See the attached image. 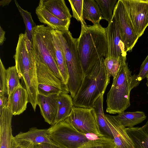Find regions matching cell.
Listing matches in <instances>:
<instances>
[{
  "label": "cell",
  "mask_w": 148,
  "mask_h": 148,
  "mask_svg": "<svg viewBox=\"0 0 148 148\" xmlns=\"http://www.w3.org/2000/svg\"><path fill=\"white\" fill-rule=\"evenodd\" d=\"M39 21L54 30L61 31H69L71 19H60L46 10L39 1L35 10Z\"/></svg>",
  "instance_id": "cell-13"
},
{
  "label": "cell",
  "mask_w": 148,
  "mask_h": 148,
  "mask_svg": "<svg viewBox=\"0 0 148 148\" xmlns=\"http://www.w3.org/2000/svg\"><path fill=\"white\" fill-rule=\"evenodd\" d=\"M65 121L81 133L92 134L98 137H104L96 123L92 108L73 106L71 113Z\"/></svg>",
  "instance_id": "cell-7"
},
{
  "label": "cell",
  "mask_w": 148,
  "mask_h": 148,
  "mask_svg": "<svg viewBox=\"0 0 148 148\" xmlns=\"http://www.w3.org/2000/svg\"></svg>",
  "instance_id": "cell-41"
},
{
  "label": "cell",
  "mask_w": 148,
  "mask_h": 148,
  "mask_svg": "<svg viewBox=\"0 0 148 148\" xmlns=\"http://www.w3.org/2000/svg\"><path fill=\"white\" fill-rule=\"evenodd\" d=\"M38 94L45 96H49L59 95L64 92L61 89L52 85L45 84H38Z\"/></svg>",
  "instance_id": "cell-31"
},
{
  "label": "cell",
  "mask_w": 148,
  "mask_h": 148,
  "mask_svg": "<svg viewBox=\"0 0 148 148\" xmlns=\"http://www.w3.org/2000/svg\"><path fill=\"white\" fill-rule=\"evenodd\" d=\"M14 137L16 140L19 141L31 142L37 144L47 143L59 146L50 138L48 129L32 127L27 132H20Z\"/></svg>",
  "instance_id": "cell-16"
},
{
  "label": "cell",
  "mask_w": 148,
  "mask_h": 148,
  "mask_svg": "<svg viewBox=\"0 0 148 148\" xmlns=\"http://www.w3.org/2000/svg\"><path fill=\"white\" fill-rule=\"evenodd\" d=\"M8 99L5 95H0V112L5 106H8Z\"/></svg>",
  "instance_id": "cell-34"
},
{
  "label": "cell",
  "mask_w": 148,
  "mask_h": 148,
  "mask_svg": "<svg viewBox=\"0 0 148 148\" xmlns=\"http://www.w3.org/2000/svg\"><path fill=\"white\" fill-rule=\"evenodd\" d=\"M104 59L102 58L92 71L84 77L79 90L72 99L75 107L92 108L96 100L105 93L110 77L105 68Z\"/></svg>",
  "instance_id": "cell-2"
},
{
  "label": "cell",
  "mask_w": 148,
  "mask_h": 148,
  "mask_svg": "<svg viewBox=\"0 0 148 148\" xmlns=\"http://www.w3.org/2000/svg\"><path fill=\"white\" fill-rule=\"evenodd\" d=\"M56 64L61 73L64 84L67 85L69 75L64 54L57 35L54 29L51 31Z\"/></svg>",
  "instance_id": "cell-21"
},
{
  "label": "cell",
  "mask_w": 148,
  "mask_h": 148,
  "mask_svg": "<svg viewBox=\"0 0 148 148\" xmlns=\"http://www.w3.org/2000/svg\"><path fill=\"white\" fill-rule=\"evenodd\" d=\"M16 140L21 148H40L39 144H35L32 142L27 141Z\"/></svg>",
  "instance_id": "cell-33"
},
{
  "label": "cell",
  "mask_w": 148,
  "mask_h": 148,
  "mask_svg": "<svg viewBox=\"0 0 148 148\" xmlns=\"http://www.w3.org/2000/svg\"><path fill=\"white\" fill-rule=\"evenodd\" d=\"M73 106L71 95L64 92L59 94L57 114L53 125L65 120L71 113Z\"/></svg>",
  "instance_id": "cell-20"
},
{
  "label": "cell",
  "mask_w": 148,
  "mask_h": 148,
  "mask_svg": "<svg viewBox=\"0 0 148 148\" xmlns=\"http://www.w3.org/2000/svg\"><path fill=\"white\" fill-rule=\"evenodd\" d=\"M8 107L13 115H19L27 108L28 103L27 90L22 86L8 96Z\"/></svg>",
  "instance_id": "cell-15"
},
{
  "label": "cell",
  "mask_w": 148,
  "mask_h": 148,
  "mask_svg": "<svg viewBox=\"0 0 148 148\" xmlns=\"http://www.w3.org/2000/svg\"><path fill=\"white\" fill-rule=\"evenodd\" d=\"M55 30L64 57L69 75L67 85L73 98L76 95L84 78L78 54L77 38H73L69 30Z\"/></svg>",
  "instance_id": "cell-3"
},
{
  "label": "cell",
  "mask_w": 148,
  "mask_h": 148,
  "mask_svg": "<svg viewBox=\"0 0 148 148\" xmlns=\"http://www.w3.org/2000/svg\"><path fill=\"white\" fill-rule=\"evenodd\" d=\"M84 0H69L73 12V16L81 23V27L87 26L83 16V9Z\"/></svg>",
  "instance_id": "cell-29"
},
{
  "label": "cell",
  "mask_w": 148,
  "mask_h": 148,
  "mask_svg": "<svg viewBox=\"0 0 148 148\" xmlns=\"http://www.w3.org/2000/svg\"><path fill=\"white\" fill-rule=\"evenodd\" d=\"M105 29L108 44V53L106 58H126L127 52L118 24L113 14Z\"/></svg>",
  "instance_id": "cell-10"
},
{
  "label": "cell",
  "mask_w": 148,
  "mask_h": 148,
  "mask_svg": "<svg viewBox=\"0 0 148 148\" xmlns=\"http://www.w3.org/2000/svg\"><path fill=\"white\" fill-rule=\"evenodd\" d=\"M146 78H147V80H148V75L147 76V77Z\"/></svg>",
  "instance_id": "cell-40"
},
{
  "label": "cell",
  "mask_w": 148,
  "mask_h": 148,
  "mask_svg": "<svg viewBox=\"0 0 148 148\" xmlns=\"http://www.w3.org/2000/svg\"><path fill=\"white\" fill-rule=\"evenodd\" d=\"M13 115L8 106L0 112V148H11Z\"/></svg>",
  "instance_id": "cell-14"
},
{
  "label": "cell",
  "mask_w": 148,
  "mask_h": 148,
  "mask_svg": "<svg viewBox=\"0 0 148 148\" xmlns=\"http://www.w3.org/2000/svg\"><path fill=\"white\" fill-rule=\"evenodd\" d=\"M139 37L148 26V0H123Z\"/></svg>",
  "instance_id": "cell-9"
},
{
  "label": "cell",
  "mask_w": 148,
  "mask_h": 148,
  "mask_svg": "<svg viewBox=\"0 0 148 148\" xmlns=\"http://www.w3.org/2000/svg\"><path fill=\"white\" fill-rule=\"evenodd\" d=\"M103 93L95 102L92 108V112L100 130L104 137L113 140V137L106 120L103 109Z\"/></svg>",
  "instance_id": "cell-17"
},
{
  "label": "cell",
  "mask_w": 148,
  "mask_h": 148,
  "mask_svg": "<svg viewBox=\"0 0 148 148\" xmlns=\"http://www.w3.org/2000/svg\"><path fill=\"white\" fill-rule=\"evenodd\" d=\"M127 132L134 148H148V120L141 127L127 128Z\"/></svg>",
  "instance_id": "cell-19"
},
{
  "label": "cell",
  "mask_w": 148,
  "mask_h": 148,
  "mask_svg": "<svg viewBox=\"0 0 148 148\" xmlns=\"http://www.w3.org/2000/svg\"><path fill=\"white\" fill-rule=\"evenodd\" d=\"M52 29L43 25L36 26L33 31L32 51L35 61L46 66L64 83L56 62Z\"/></svg>",
  "instance_id": "cell-5"
},
{
  "label": "cell",
  "mask_w": 148,
  "mask_h": 148,
  "mask_svg": "<svg viewBox=\"0 0 148 148\" xmlns=\"http://www.w3.org/2000/svg\"></svg>",
  "instance_id": "cell-42"
},
{
  "label": "cell",
  "mask_w": 148,
  "mask_h": 148,
  "mask_svg": "<svg viewBox=\"0 0 148 148\" xmlns=\"http://www.w3.org/2000/svg\"><path fill=\"white\" fill-rule=\"evenodd\" d=\"M14 1L15 4L24 21L26 28L25 32L26 33L28 38L32 44L33 31L36 25L32 19L31 13L23 9L20 6L16 0H15Z\"/></svg>",
  "instance_id": "cell-25"
},
{
  "label": "cell",
  "mask_w": 148,
  "mask_h": 148,
  "mask_svg": "<svg viewBox=\"0 0 148 148\" xmlns=\"http://www.w3.org/2000/svg\"><path fill=\"white\" fill-rule=\"evenodd\" d=\"M77 48L84 77L106 57L108 44L106 29L100 24L81 27Z\"/></svg>",
  "instance_id": "cell-1"
},
{
  "label": "cell",
  "mask_w": 148,
  "mask_h": 148,
  "mask_svg": "<svg viewBox=\"0 0 148 148\" xmlns=\"http://www.w3.org/2000/svg\"><path fill=\"white\" fill-rule=\"evenodd\" d=\"M126 59L121 62L111 87L107 94L106 111L115 114L124 112L130 106V94L132 75Z\"/></svg>",
  "instance_id": "cell-4"
},
{
  "label": "cell",
  "mask_w": 148,
  "mask_h": 148,
  "mask_svg": "<svg viewBox=\"0 0 148 148\" xmlns=\"http://www.w3.org/2000/svg\"><path fill=\"white\" fill-rule=\"evenodd\" d=\"M5 32L0 26V45L1 46L5 40Z\"/></svg>",
  "instance_id": "cell-36"
},
{
  "label": "cell",
  "mask_w": 148,
  "mask_h": 148,
  "mask_svg": "<svg viewBox=\"0 0 148 148\" xmlns=\"http://www.w3.org/2000/svg\"><path fill=\"white\" fill-rule=\"evenodd\" d=\"M40 148H61L59 146L44 143L39 144Z\"/></svg>",
  "instance_id": "cell-35"
},
{
  "label": "cell",
  "mask_w": 148,
  "mask_h": 148,
  "mask_svg": "<svg viewBox=\"0 0 148 148\" xmlns=\"http://www.w3.org/2000/svg\"><path fill=\"white\" fill-rule=\"evenodd\" d=\"M146 84L147 86L148 87V80L147 81Z\"/></svg>",
  "instance_id": "cell-39"
},
{
  "label": "cell",
  "mask_w": 148,
  "mask_h": 148,
  "mask_svg": "<svg viewBox=\"0 0 148 148\" xmlns=\"http://www.w3.org/2000/svg\"><path fill=\"white\" fill-rule=\"evenodd\" d=\"M15 66L6 69V80L8 95H10L16 88L22 86Z\"/></svg>",
  "instance_id": "cell-24"
},
{
  "label": "cell",
  "mask_w": 148,
  "mask_h": 148,
  "mask_svg": "<svg viewBox=\"0 0 148 148\" xmlns=\"http://www.w3.org/2000/svg\"><path fill=\"white\" fill-rule=\"evenodd\" d=\"M113 14L118 24L126 51L131 52L139 38L130 19L123 0H119Z\"/></svg>",
  "instance_id": "cell-8"
},
{
  "label": "cell",
  "mask_w": 148,
  "mask_h": 148,
  "mask_svg": "<svg viewBox=\"0 0 148 148\" xmlns=\"http://www.w3.org/2000/svg\"><path fill=\"white\" fill-rule=\"evenodd\" d=\"M48 129L51 139L61 148H80L90 140L65 120Z\"/></svg>",
  "instance_id": "cell-6"
},
{
  "label": "cell",
  "mask_w": 148,
  "mask_h": 148,
  "mask_svg": "<svg viewBox=\"0 0 148 148\" xmlns=\"http://www.w3.org/2000/svg\"><path fill=\"white\" fill-rule=\"evenodd\" d=\"M148 75V55L143 62L137 75H132V88L137 86L140 82Z\"/></svg>",
  "instance_id": "cell-30"
},
{
  "label": "cell",
  "mask_w": 148,
  "mask_h": 148,
  "mask_svg": "<svg viewBox=\"0 0 148 148\" xmlns=\"http://www.w3.org/2000/svg\"><path fill=\"white\" fill-rule=\"evenodd\" d=\"M11 1V0H1L0 1V5L2 7L8 5Z\"/></svg>",
  "instance_id": "cell-38"
},
{
  "label": "cell",
  "mask_w": 148,
  "mask_h": 148,
  "mask_svg": "<svg viewBox=\"0 0 148 148\" xmlns=\"http://www.w3.org/2000/svg\"><path fill=\"white\" fill-rule=\"evenodd\" d=\"M44 8L58 18L71 19L72 15L64 0H40Z\"/></svg>",
  "instance_id": "cell-18"
},
{
  "label": "cell",
  "mask_w": 148,
  "mask_h": 148,
  "mask_svg": "<svg viewBox=\"0 0 148 148\" xmlns=\"http://www.w3.org/2000/svg\"><path fill=\"white\" fill-rule=\"evenodd\" d=\"M101 9L103 19L108 22L112 17L116 0H96Z\"/></svg>",
  "instance_id": "cell-27"
},
{
  "label": "cell",
  "mask_w": 148,
  "mask_h": 148,
  "mask_svg": "<svg viewBox=\"0 0 148 148\" xmlns=\"http://www.w3.org/2000/svg\"><path fill=\"white\" fill-rule=\"evenodd\" d=\"M58 95L45 96L38 94L37 104L45 121L51 125H53L57 114Z\"/></svg>",
  "instance_id": "cell-12"
},
{
  "label": "cell",
  "mask_w": 148,
  "mask_h": 148,
  "mask_svg": "<svg viewBox=\"0 0 148 148\" xmlns=\"http://www.w3.org/2000/svg\"><path fill=\"white\" fill-rule=\"evenodd\" d=\"M115 116L125 127H132L142 123L146 116L143 112H123Z\"/></svg>",
  "instance_id": "cell-23"
},
{
  "label": "cell",
  "mask_w": 148,
  "mask_h": 148,
  "mask_svg": "<svg viewBox=\"0 0 148 148\" xmlns=\"http://www.w3.org/2000/svg\"><path fill=\"white\" fill-rule=\"evenodd\" d=\"M106 120L112 133L116 148H134L124 127L115 116L105 114Z\"/></svg>",
  "instance_id": "cell-11"
},
{
  "label": "cell",
  "mask_w": 148,
  "mask_h": 148,
  "mask_svg": "<svg viewBox=\"0 0 148 148\" xmlns=\"http://www.w3.org/2000/svg\"><path fill=\"white\" fill-rule=\"evenodd\" d=\"M11 148H21L18 143L13 136L12 139Z\"/></svg>",
  "instance_id": "cell-37"
},
{
  "label": "cell",
  "mask_w": 148,
  "mask_h": 148,
  "mask_svg": "<svg viewBox=\"0 0 148 148\" xmlns=\"http://www.w3.org/2000/svg\"><path fill=\"white\" fill-rule=\"evenodd\" d=\"M6 69L0 59V95H8L6 80Z\"/></svg>",
  "instance_id": "cell-32"
},
{
  "label": "cell",
  "mask_w": 148,
  "mask_h": 148,
  "mask_svg": "<svg viewBox=\"0 0 148 148\" xmlns=\"http://www.w3.org/2000/svg\"><path fill=\"white\" fill-rule=\"evenodd\" d=\"M126 58H106L104 62L105 68L109 76L114 77L116 75L120 67L122 61Z\"/></svg>",
  "instance_id": "cell-28"
},
{
  "label": "cell",
  "mask_w": 148,
  "mask_h": 148,
  "mask_svg": "<svg viewBox=\"0 0 148 148\" xmlns=\"http://www.w3.org/2000/svg\"><path fill=\"white\" fill-rule=\"evenodd\" d=\"M80 148H116L114 140L105 137L90 140Z\"/></svg>",
  "instance_id": "cell-26"
},
{
  "label": "cell",
  "mask_w": 148,
  "mask_h": 148,
  "mask_svg": "<svg viewBox=\"0 0 148 148\" xmlns=\"http://www.w3.org/2000/svg\"><path fill=\"white\" fill-rule=\"evenodd\" d=\"M84 19L91 21L93 25L99 24L103 18L100 8L94 0H84L83 9Z\"/></svg>",
  "instance_id": "cell-22"
}]
</instances>
